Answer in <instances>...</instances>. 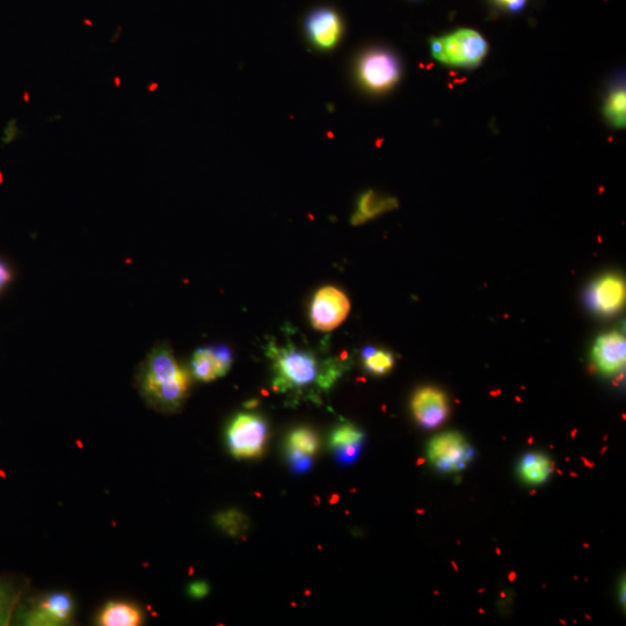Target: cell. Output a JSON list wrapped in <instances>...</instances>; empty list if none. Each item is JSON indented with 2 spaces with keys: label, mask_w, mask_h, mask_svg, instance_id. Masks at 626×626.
Masks as SVG:
<instances>
[{
  "label": "cell",
  "mask_w": 626,
  "mask_h": 626,
  "mask_svg": "<svg viewBox=\"0 0 626 626\" xmlns=\"http://www.w3.org/2000/svg\"><path fill=\"white\" fill-rule=\"evenodd\" d=\"M355 76L363 90L373 94L387 93L402 78V63L389 49L370 48L356 61Z\"/></svg>",
  "instance_id": "cell-4"
},
{
  "label": "cell",
  "mask_w": 626,
  "mask_h": 626,
  "mask_svg": "<svg viewBox=\"0 0 626 626\" xmlns=\"http://www.w3.org/2000/svg\"><path fill=\"white\" fill-rule=\"evenodd\" d=\"M13 279L12 269L6 262L0 259V294L10 285Z\"/></svg>",
  "instance_id": "cell-25"
},
{
  "label": "cell",
  "mask_w": 626,
  "mask_h": 626,
  "mask_svg": "<svg viewBox=\"0 0 626 626\" xmlns=\"http://www.w3.org/2000/svg\"><path fill=\"white\" fill-rule=\"evenodd\" d=\"M267 440V422L258 414L240 413L231 420L227 441L231 455L238 460L260 457L264 454Z\"/></svg>",
  "instance_id": "cell-5"
},
{
  "label": "cell",
  "mask_w": 626,
  "mask_h": 626,
  "mask_svg": "<svg viewBox=\"0 0 626 626\" xmlns=\"http://www.w3.org/2000/svg\"><path fill=\"white\" fill-rule=\"evenodd\" d=\"M191 384L192 375L180 365L166 342L152 349L137 375L145 402L163 413H176L184 406Z\"/></svg>",
  "instance_id": "cell-2"
},
{
  "label": "cell",
  "mask_w": 626,
  "mask_h": 626,
  "mask_svg": "<svg viewBox=\"0 0 626 626\" xmlns=\"http://www.w3.org/2000/svg\"><path fill=\"white\" fill-rule=\"evenodd\" d=\"M17 594L10 584L0 580V625H7L11 620Z\"/></svg>",
  "instance_id": "cell-22"
},
{
  "label": "cell",
  "mask_w": 626,
  "mask_h": 626,
  "mask_svg": "<svg viewBox=\"0 0 626 626\" xmlns=\"http://www.w3.org/2000/svg\"><path fill=\"white\" fill-rule=\"evenodd\" d=\"M366 435L352 424H342L333 429L330 446L340 464H353L361 455Z\"/></svg>",
  "instance_id": "cell-14"
},
{
  "label": "cell",
  "mask_w": 626,
  "mask_h": 626,
  "mask_svg": "<svg viewBox=\"0 0 626 626\" xmlns=\"http://www.w3.org/2000/svg\"><path fill=\"white\" fill-rule=\"evenodd\" d=\"M626 93L624 80H618L609 90L606 101H604V119L611 127L616 129L625 128L626 120Z\"/></svg>",
  "instance_id": "cell-18"
},
{
  "label": "cell",
  "mask_w": 626,
  "mask_h": 626,
  "mask_svg": "<svg viewBox=\"0 0 626 626\" xmlns=\"http://www.w3.org/2000/svg\"><path fill=\"white\" fill-rule=\"evenodd\" d=\"M286 453L291 469L305 473L312 468L313 456L320 446L318 435L310 428H297L288 435Z\"/></svg>",
  "instance_id": "cell-13"
},
{
  "label": "cell",
  "mask_w": 626,
  "mask_h": 626,
  "mask_svg": "<svg viewBox=\"0 0 626 626\" xmlns=\"http://www.w3.org/2000/svg\"><path fill=\"white\" fill-rule=\"evenodd\" d=\"M363 367L369 374L383 376L390 373L395 367V356L389 351L375 347H366L362 351Z\"/></svg>",
  "instance_id": "cell-20"
},
{
  "label": "cell",
  "mask_w": 626,
  "mask_h": 626,
  "mask_svg": "<svg viewBox=\"0 0 626 626\" xmlns=\"http://www.w3.org/2000/svg\"><path fill=\"white\" fill-rule=\"evenodd\" d=\"M427 454L436 471L455 473L467 469L475 457V449L461 433L447 432L429 442Z\"/></svg>",
  "instance_id": "cell-6"
},
{
  "label": "cell",
  "mask_w": 626,
  "mask_h": 626,
  "mask_svg": "<svg viewBox=\"0 0 626 626\" xmlns=\"http://www.w3.org/2000/svg\"><path fill=\"white\" fill-rule=\"evenodd\" d=\"M625 585H626L625 584V578H623V580H622V582L620 584V602H621V604H622L624 609H625V602H626V598H625L626 586Z\"/></svg>",
  "instance_id": "cell-26"
},
{
  "label": "cell",
  "mask_w": 626,
  "mask_h": 626,
  "mask_svg": "<svg viewBox=\"0 0 626 626\" xmlns=\"http://www.w3.org/2000/svg\"><path fill=\"white\" fill-rule=\"evenodd\" d=\"M267 356L272 362L274 390L293 397H318L331 390L347 369L345 360H322L294 344L271 342Z\"/></svg>",
  "instance_id": "cell-1"
},
{
  "label": "cell",
  "mask_w": 626,
  "mask_h": 626,
  "mask_svg": "<svg viewBox=\"0 0 626 626\" xmlns=\"http://www.w3.org/2000/svg\"><path fill=\"white\" fill-rule=\"evenodd\" d=\"M304 31L313 48L320 52H331L339 45L345 25L336 10L318 7L305 18Z\"/></svg>",
  "instance_id": "cell-8"
},
{
  "label": "cell",
  "mask_w": 626,
  "mask_h": 626,
  "mask_svg": "<svg viewBox=\"0 0 626 626\" xmlns=\"http://www.w3.org/2000/svg\"><path fill=\"white\" fill-rule=\"evenodd\" d=\"M210 592V587L205 581H195L188 587V594L195 600L206 598Z\"/></svg>",
  "instance_id": "cell-23"
},
{
  "label": "cell",
  "mask_w": 626,
  "mask_h": 626,
  "mask_svg": "<svg viewBox=\"0 0 626 626\" xmlns=\"http://www.w3.org/2000/svg\"><path fill=\"white\" fill-rule=\"evenodd\" d=\"M74 615V601L67 593H52L43 596L25 615L27 625H67Z\"/></svg>",
  "instance_id": "cell-10"
},
{
  "label": "cell",
  "mask_w": 626,
  "mask_h": 626,
  "mask_svg": "<svg viewBox=\"0 0 626 626\" xmlns=\"http://www.w3.org/2000/svg\"><path fill=\"white\" fill-rule=\"evenodd\" d=\"M398 206V200L392 198V196H385L375 191H367L359 196L351 223L353 225L365 224L384 213H388V211L397 209Z\"/></svg>",
  "instance_id": "cell-15"
},
{
  "label": "cell",
  "mask_w": 626,
  "mask_h": 626,
  "mask_svg": "<svg viewBox=\"0 0 626 626\" xmlns=\"http://www.w3.org/2000/svg\"><path fill=\"white\" fill-rule=\"evenodd\" d=\"M493 3L509 12H520L527 4V0H493Z\"/></svg>",
  "instance_id": "cell-24"
},
{
  "label": "cell",
  "mask_w": 626,
  "mask_h": 626,
  "mask_svg": "<svg viewBox=\"0 0 626 626\" xmlns=\"http://www.w3.org/2000/svg\"><path fill=\"white\" fill-rule=\"evenodd\" d=\"M431 52L436 61L458 69H476L483 63L489 45L472 29H458L431 40Z\"/></svg>",
  "instance_id": "cell-3"
},
{
  "label": "cell",
  "mask_w": 626,
  "mask_h": 626,
  "mask_svg": "<svg viewBox=\"0 0 626 626\" xmlns=\"http://www.w3.org/2000/svg\"><path fill=\"white\" fill-rule=\"evenodd\" d=\"M216 526L231 537L243 536L250 528V520L238 509L220 512L214 519Z\"/></svg>",
  "instance_id": "cell-21"
},
{
  "label": "cell",
  "mask_w": 626,
  "mask_h": 626,
  "mask_svg": "<svg viewBox=\"0 0 626 626\" xmlns=\"http://www.w3.org/2000/svg\"><path fill=\"white\" fill-rule=\"evenodd\" d=\"M596 370L606 377L620 374L626 362V341L620 332L604 333L595 341L592 351Z\"/></svg>",
  "instance_id": "cell-11"
},
{
  "label": "cell",
  "mask_w": 626,
  "mask_h": 626,
  "mask_svg": "<svg viewBox=\"0 0 626 626\" xmlns=\"http://www.w3.org/2000/svg\"><path fill=\"white\" fill-rule=\"evenodd\" d=\"M626 287L621 275L607 274L596 279L586 290V304L601 316H613L625 304Z\"/></svg>",
  "instance_id": "cell-9"
},
{
  "label": "cell",
  "mask_w": 626,
  "mask_h": 626,
  "mask_svg": "<svg viewBox=\"0 0 626 626\" xmlns=\"http://www.w3.org/2000/svg\"><path fill=\"white\" fill-rule=\"evenodd\" d=\"M414 418L421 427L433 429L447 420L449 414L448 399L436 388H422L416 392L411 402Z\"/></svg>",
  "instance_id": "cell-12"
},
{
  "label": "cell",
  "mask_w": 626,
  "mask_h": 626,
  "mask_svg": "<svg viewBox=\"0 0 626 626\" xmlns=\"http://www.w3.org/2000/svg\"><path fill=\"white\" fill-rule=\"evenodd\" d=\"M351 312V301L341 289L333 286L320 288L313 296L309 317L313 329L320 332L336 330Z\"/></svg>",
  "instance_id": "cell-7"
},
{
  "label": "cell",
  "mask_w": 626,
  "mask_h": 626,
  "mask_svg": "<svg viewBox=\"0 0 626 626\" xmlns=\"http://www.w3.org/2000/svg\"><path fill=\"white\" fill-rule=\"evenodd\" d=\"M143 623L141 609L126 602H109L98 616V624L103 626H138Z\"/></svg>",
  "instance_id": "cell-16"
},
{
  "label": "cell",
  "mask_w": 626,
  "mask_h": 626,
  "mask_svg": "<svg viewBox=\"0 0 626 626\" xmlns=\"http://www.w3.org/2000/svg\"><path fill=\"white\" fill-rule=\"evenodd\" d=\"M192 375L195 380L205 383L222 377L213 346L196 349L192 359Z\"/></svg>",
  "instance_id": "cell-19"
},
{
  "label": "cell",
  "mask_w": 626,
  "mask_h": 626,
  "mask_svg": "<svg viewBox=\"0 0 626 626\" xmlns=\"http://www.w3.org/2000/svg\"><path fill=\"white\" fill-rule=\"evenodd\" d=\"M552 472V462L547 455L529 453L522 457L519 465L520 477L524 483L541 485L547 482Z\"/></svg>",
  "instance_id": "cell-17"
}]
</instances>
